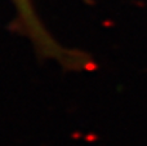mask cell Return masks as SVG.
Listing matches in <instances>:
<instances>
[{"instance_id": "1", "label": "cell", "mask_w": 147, "mask_h": 146, "mask_svg": "<svg viewBox=\"0 0 147 146\" xmlns=\"http://www.w3.org/2000/svg\"><path fill=\"white\" fill-rule=\"evenodd\" d=\"M14 4L18 7V10H20L21 16L23 17L25 22L30 26L31 31H35V32H40V27L36 25V18L32 13V8H31L30 0H13Z\"/></svg>"}]
</instances>
